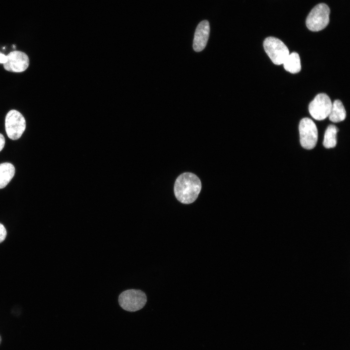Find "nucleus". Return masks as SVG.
<instances>
[{
    "label": "nucleus",
    "instance_id": "obj_12",
    "mask_svg": "<svg viewBox=\"0 0 350 350\" xmlns=\"http://www.w3.org/2000/svg\"><path fill=\"white\" fill-rule=\"evenodd\" d=\"M284 69L292 73H297L300 71V60L298 54L293 52L289 54L283 63Z\"/></svg>",
    "mask_w": 350,
    "mask_h": 350
},
{
    "label": "nucleus",
    "instance_id": "obj_16",
    "mask_svg": "<svg viewBox=\"0 0 350 350\" xmlns=\"http://www.w3.org/2000/svg\"><path fill=\"white\" fill-rule=\"evenodd\" d=\"M7 61V55L0 52V63L4 64Z\"/></svg>",
    "mask_w": 350,
    "mask_h": 350
},
{
    "label": "nucleus",
    "instance_id": "obj_1",
    "mask_svg": "<svg viewBox=\"0 0 350 350\" xmlns=\"http://www.w3.org/2000/svg\"><path fill=\"white\" fill-rule=\"evenodd\" d=\"M201 189L199 178L192 173H184L176 178L174 192L177 199L181 203L189 204L197 198Z\"/></svg>",
    "mask_w": 350,
    "mask_h": 350
},
{
    "label": "nucleus",
    "instance_id": "obj_6",
    "mask_svg": "<svg viewBox=\"0 0 350 350\" xmlns=\"http://www.w3.org/2000/svg\"><path fill=\"white\" fill-rule=\"evenodd\" d=\"M300 142L308 150L314 148L318 139V131L315 123L309 118L302 119L299 124Z\"/></svg>",
    "mask_w": 350,
    "mask_h": 350
},
{
    "label": "nucleus",
    "instance_id": "obj_2",
    "mask_svg": "<svg viewBox=\"0 0 350 350\" xmlns=\"http://www.w3.org/2000/svg\"><path fill=\"white\" fill-rule=\"evenodd\" d=\"M147 302L144 292L137 289H128L122 292L118 297L120 307L124 310L132 312L141 309Z\"/></svg>",
    "mask_w": 350,
    "mask_h": 350
},
{
    "label": "nucleus",
    "instance_id": "obj_8",
    "mask_svg": "<svg viewBox=\"0 0 350 350\" xmlns=\"http://www.w3.org/2000/svg\"><path fill=\"white\" fill-rule=\"evenodd\" d=\"M29 65L28 55L22 52L15 51L7 55V61L3 64V67L7 71L20 72L25 70Z\"/></svg>",
    "mask_w": 350,
    "mask_h": 350
},
{
    "label": "nucleus",
    "instance_id": "obj_15",
    "mask_svg": "<svg viewBox=\"0 0 350 350\" xmlns=\"http://www.w3.org/2000/svg\"><path fill=\"white\" fill-rule=\"evenodd\" d=\"M5 144V139L4 136L0 133V152L2 150Z\"/></svg>",
    "mask_w": 350,
    "mask_h": 350
},
{
    "label": "nucleus",
    "instance_id": "obj_13",
    "mask_svg": "<svg viewBox=\"0 0 350 350\" xmlns=\"http://www.w3.org/2000/svg\"><path fill=\"white\" fill-rule=\"evenodd\" d=\"M337 128L334 125L331 124L326 130L323 140V145L326 148H333L336 144V134Z\"/></svg>",
    "mask_w": 350,
    "mask_h": 350
},
{
    "label": "nucleus",
    "instance_id": "obj_4",
    "mask_svg": "<svg viewBox=\"0 0 350 350\" xmlns=\"http://www.w3.org/2000/svg\"><path fill=\"white\" fill-rule=\"evenodd\" d=\"M263 48L272 62L277 65L283 64L289 54L287 47L281 40L275 37L266 38L263 41Z\"/></svg>",
    "mask_w": 350,
    "mask_h": 350
},
{
    "label": "nucleus",
    "instance_id": "obj_7",
    "mask_svg": "<svg viewBox=\"0 0 350 350\" xmlns=\"http://www.w3.org/2000/svg\"><path fill=\"white\" fill-rule=\"evenodd\" d=\"M332 103L325 93L318 94L309 105V111L315 120L321 121L328 117L331 112Z\"/></svg>",
    "mask_w": 350,
    "mask_h": 350
},
{
    "label": "nucleus",
    "instance_id": "obj_14",
    "mask_svg": "<svg viewBox=\"0 0 350 350\" xmlns=\"http://www.w3.org/2000/svg\"><path fill=\"white\" fill-rule=\"evenodd\" d=\"M7 235V231L4 226L0 223V243L5 240Z\"/></svg>",
    "mask_w": 350,
    "mask_h": 350
},
{
    "label": "nucleus",
    "instance_id": "obj_3",
    "mask_svg": "<svg viewBox=\"0 0 350 350\" xmlns=\"http://www.w3.org/2000/svg\"><path fill=\"white\" fill-rule=\"evenodd\" d=\"M330 13V8L325 3L316 5L307 17L306 25L308 29L313 32L324 29L329 23Z\"/></svg>",
    "mask_w": 350,
    "mask_h": 350
},
{
    "label": "nucleus",
    "instance_id": "obj_17",
    "mask_svg": "<svg viewBox=\"0 0 350 350\" xmlns=\"http://www.w3.org/2000/svg\"><path fill=\"white\" fill-rule=\"evenodd\" d=\"M1 336H0V343H1Z\"/></svg>",
    "mask_w": 350,
    "mask_h": 350
},
{
    "label": "nucleus",
    "instance_id": "obj_11",
    "mask_svg": "<svg viewBox=\"0 0 350 350\" xmlns=\"http://www.w3.org/2000/svg\"><path fill=\"white\" fill-rule=\"evenodd\" d=\"M328 117L330 120L333 122H338L345 120L346 112L340 100H336L332 104L331 112Z\"/></svg>",
    "mask_w": 350,
    "mask_h": 350
},
{
    "label": "nucleus",
    "instance_id": "obj_9",
    "mask_svg": "<svg viewBox=\"0 0 350 350\" xmlns=\"http://www.w3.org/2000/svg\"><path fill=\"white\" fill-rule=\"evenodd\" d=\"M210 25L208 21L204 20L197 25L193 41V49L196 52L202 51L205 48L210 35Z\"/></svg>",
    "mask_w": 350,
    "mask_h": 350
},
{
    "label": "nucleus",
    "instance_id": "obj_10",
    "mask_svg": "<svg viewBox=\"0 0 350 350\" xmlns=\"http://www.w3.org/2000/svg\"><path fill=\"white\" fill-rule=\"evenodd\" d=\"M15 173L14 165L8 162L0 164V189L4 188L10 182Z\"/></svg>",
    "mask_w": 350,
    "mask_h": 350
},
{
    "label": "nucleus",
    "instance_id": "obj_5",
    "mask_svg": "<svg viewBox=\"0 0 350 350\" xmlns=\"http://www.w3.org/2000/svg\"><path fill=\"white\" fill-rule=\"evenodd\" d=\"M5 131L8 137L16 140L20 138L26 128V121L23 116L16 110L9 111L5 117Z\"/></svg>",
    "mask_w": 350,
    "mask_h": 350
}]
</instances>
